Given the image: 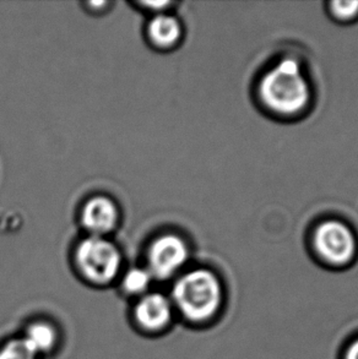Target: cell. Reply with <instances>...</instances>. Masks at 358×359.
<instances>
[{
    "label": "cell",
    "instance_id": "5bb4252c",
    "mask_svg": "<svg viewBox=\"0 0 358 359\" xmlns=\"http://www.w3.org/2000/svg\"><path fill=\"white\" fill-rule=\"evenodd\" d=\"M113 3H110V1H90V3H85V8L90 13H93V14H101V13H105L106 10H108V8L111 6Z\"/></svg>",
    "mask_w": 358,
    "mask_h": 359
},
{
    "label": "cell",
    "instance_id": "7c38bea8",
    "mask_svg": "<svg viewBox=\"0 0 358 359\" xmlns=\"http://www.w3.org/2000/svg\"><path fill=\"white\" fill-rule=\"evenodd\" d=\"M333 13L339 19H350L357 14L358 1H334Z\"/></svg>",
    "mask_w": 358,
    "mask_h": 359
},
{
    "label": "cell",
    "instance_id": "3957f363",
    "mask_svg": "<svg viewBox=\"0 0 358 359\" xmlns=\"http://www.w3.org/2000/svg\"><path fill=\"white\" fill-rule=\"evenodd\" d=\"M75 264L88 281L106 285L114 280L121 270V250L106 237L88 236L75 249Z\"/></svg>",
    "mask_w": 358,
    "mask_h": 359
},
{
    "label": "cell",
    "instance_id": "4fadbf2b",
    "mask_svg": "<svg viewBox=\"0 0 358 359\" xmlns=\"http://www.w3.org/2000/svg\"><path fill=\"white\" fill-rule=\"evenodd\" d=\"M172 5H175V3H172V1H157V3L156 1H138L135 3V6H138L139 9L150 13L152 16L165 14Z\"/></svg>",
    "mask_w": 358,
    "mask_h": 359
},
{
    "label": "cell",
    "instance_id": "7a4b0ae2",
    "mask_svg": "<svg viewBox=\"0 0 358 359\" xmlns=\"http://www.w3.org/2000/svg\"><path fill=\"white\" fill-rule=\"evenodd\" d=\"M173 298L179 309L192 320H205L218 309L221 287L213 273L194 270L179 278L173 288Z\"/></svg>",
    "mask_w": 358,
    "mask_h": 359
},
{
    "label": "cell",
    "instance_id": "9c48e42d",
    "mask_svg": "<svg viewBox=\"0 0 358 359\" xmlns=\"http://www.w3.org/2000/svg\"><path fill=\"white\" fill-rule=\"evenodd\" d=\"M55 331L52 326L44 323L34 324L29 326V330L26 332L22 340L26 342L31 350L34 351L36 355L51 350L55 342Z\"/></svg>",
    "mask_w": 358,
    "mask_h": 359
},
{
    "label": "cell",
    "instance_id": "9a60e30c",
    "mask_svg": "<svg viewBox=\"0 0 358 359\" xmlns=\"http://www.w3.org/2000/svg\"><path fill=\"white\" fill-rule=\"evenodd\" d=\"M346 359H358V340L350 347Z\"/></svg>",
    "mask_w": 358,
    "mask_h": 359
},
{
    "label": "cell",
    "instance_id": "52a82bcc",
    "mask_svg": "<svg viewBox=\"0 0 358 359\" xmlns=\"http://www.w3.org/2000/svg\"><path fill=\"white\" fill-rule=\"evenodd\" d=\"M146 39L157 50L175 48L182 39V26L173 15H155L146 25Z\"/></svg>",
    "mask_w": 358,
    "mask_h": 359
},
{
    "label": "cell",
    "instance_id": "8fae6325",
    "mask_svg": "<svg viewBox=\"0 0 358 359\" xmlns=\"http://www.w3.org/2000/svg\"><path fill=\"white\" fill-rule=\"evenodd\" d=\"M37 355L21 340L10 341L0 351V359H36Z\"/></svg>",
    "mask_w": 358,
    "mask_h": 359
},
{
    "label": "cell",
    "instance_id": "8992f818",
    "mask_svg": "<svg viewBox=\"0 0 358 359\" xmlns=\"http://www.w3.org/2000/svg\"><path fill=\"white\" fill-rule=\"evenodd\" d=\"M315 248L326 262L341 265L354 255V236L343 224L325 222L315 232Z\"/></svg>",
    "mask_w": 358,
    "mask_h": 359
},
{
    "label": "cell",
    "instance_id": "5b68a950",
    "mask_svg": "<svg viewBox=\"0 0 358 359\" xmlns=\"http://www.w3.org/2000/svg\"><path fill=\"white\" fill-rule=\"evenodd\" d=\"M121 211L114 200L106 195H95L84 203L80 224L88 236L106 237L118 227Z\"/></svg>",
    "mask_w": 358,
    "mask_h": 359
},
{
    "label": "cell",
    "instance_id": "6da1fadb",
    "mask_svg": "<svg viewBox=\"0 0 358 359\" xmlns=\"http://www.w3.org/2000/svg\"><path fill=\"white\" fill-rule=\"evenodd\" d=\"M260 93L267 107L276 112L292 114L305 107L310 88L300 64L293 59H286L264 76Z\"/></svg>",
    "mask_w": 358,
    "mask_h": 359
},
{
    "label": "cell",
    "instance_id": "ba28073f",
    "mask_svg": "<svg viewBox=\"0 0 358 359\" xmlns=\"http://www.w3.org/2000/svg\"><path fill=\"white\" fill-rule=\"evenodd\" d=\"M136 319L146 329H161L170 321L172 316L171 303L160 293H150L141 298L135 311Z\"/></svg>",
    "mask_w": 358,
    "mask_h": 359
},
{
    "label": "cell",
    "instance_id": "277c9868",
    "mask_svg": "<svg viewBox=\"0 0 358 359\" xmlns=\"http://www.w3.org/2000/svg\"><path fill=\"white\" fill-rule=\"evenodd\" d=\"M188 247L175 233L160 234L147 248V265L152 276L165 280L173 276L188 260Z\"/></svg>",
    "mask_w": 358,
    "mask_h": 359
},
{
    "label": "cell",
    "instance_id": "30bf717a",
    "mask_svg": "<svg viewBox=\"0 0 358 359\" xmlns=\"http://www.w3.org/2000/svg\"><path fill=\"white\" fill-rule=\"evenodd\" d=\"M151 278H152V275H151L149 270L140 269V267H134L124 275L123 287L129 293L140 294V293H144L150 286Z\"/></svg>",
    "mask_w": 358,
    "mask_h": 359
}]
</instances>
